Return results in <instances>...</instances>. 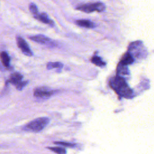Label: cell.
Wrapping results in <instances>:
<instances>
[{"label":"cell","mask_w":154,"mask_h":154,"mask_svg":"<svg viewBox=\"0 0 154 154\" xmlns=\"http://www.w3.org/2000/svg\"><path fill=\"white\" fill-rule=\"evenodd\" d=\"M91 61L94 64L99 67H103L106 64V63L101 59L100 57L96 55L93 57Z\"/></svg>","instance_id":"obj_14"},{"label":"cell","mask_w":154,"mask_h":154,"mask_svg":"<svg viewBox=\"0 0 154 154\" xmlns=\"http://www.w3.org/2000/svg\"><path fill=\"white\" fill-rule=\"evenodd\" d=\"M131 55L134 57V56L140 57L144 55V48L143 43L140 41H137L132 43L129 47V52Z\"/></svg>","instance_id":"obj_4"},{"label":"cell","mask_w":154,"mask_h":154,"mask_svg":"<svg viewBox=\"0 0 154 154\" xmlns=\"http://www.w3.org/2000/svg\"><path fill=\"white\" fill-rule=\"evenodd\" d=\"M36 19L40 20L41 22L46 23V24H51L53 23V22L48 17V16L47 14L43 13L41 14H37L36 16H34Z\"/></svg>","instance_id":"obj_12"},{"label":"cell","mask_w":154,"mask_h":154,"mask_svg":"<svg viewBox=\"0 0 154 154\" xmlns=\"http://www.w3.org/2000/svg\"><path fill=\"white\" fill-rule=\"evenodd\" d=\"M56 144H60L62 145L64 147H73L75 146L74 144L70 143H67V142H63V141H55L54 143Z\"/></svg>","instance_id":"obj_18"},{"label":"cell","mask_w":154,"mask_h":154,"mask_svg":"<svg viewBox=\"0 0 154 154\" xmlns=\"http://www.w3.org/2000/svg\"><path fill=\"white\" fill-rule=\"evenodd\" d=\"M49 119L47 117L37 118L26 125L25 127V130L37 132L43 129L49 123Z\"/></svg>","instance_id":"obj_2"},{"label":"cell","mask_w":154,"mask_h":154,"mask_svg":"<svg viewBox=\"0 0 154 154\" xmlns=\"http://www.w3.org/2000/svg\"><path fill=\"white\" fill-rule=\"evenodd\" d=\"M117 75L122 78H123L124 76L129 75V72L128 68L127 67V66L122 64L120 63L117 66Z\"/></svg>","instance_id":"obj_8"},{"label":"cell","mask_w":154,"mask_h":154,"mask_svg":"<svg viewBox=\"0 0 154 154\" xmlns=\"http://www.w3.org/2000/svg\"><path fill=\"white\" fill-rule=\"evenodd\" d=\"M49 149L57 154H66V150L64 147H49Z\"/></svg>","instance_id":"obj_15"},{"label":"cell","mask_w":154,"mask_h":154,"mask_svg":"<svg viewBox=\"0 0 154 154\" xmlns=\"http://www.w3.org/2000/svg\"><path fill=\"white\" fill-rule=\"evenodd\" d=\"M28 84V81H20L17 84H16V88L19 90H21L26 84Z\"/></svg>","instance_id":"obj_19"},{"label":"cell","mask_w":154,"mask_h":154,"mask_svg":"<svg viewBox=\"0 0 154 154\" xmlns=\"http://www.w3.org/2000/svg\"><path fill=\"white\" fill-rule=\"evenodd\" d=\"M105 6L102 2H95L89 4H84L77 8V10L84 11L85 13H91L93 11L100 12L105 10Z\"/></svg>","instance_id":"obj_3"},{"label":"cell","mask_w":154,"mask_h":154,"mask_svg":"<svg viewBox=\"0 0 154 154\" xmlns=\"http://www.w3.org/2000/svg\"><path fill=\"white\" fill-rule=\"evenodd\" d=\"M63 67V64H61L60 62H50L48 63L47 64V69L50 70L54 68H57V69H60Z\"/></svg>","instance_id":"obj_16"},{"label":"cell","mask_w":154,"mask_h":154,"mask_svg":"<svg viewBox=\"0 0 154 154\" xmlns=\"http://www.w3.org/2000/svg\"><path fill=\"white\" fill-rule=\"evenodd\" d=\"M53 94L52 91H50L48 88L45 87H41L37 88L34 93L35 96L40 98H48Z\"/></svg>","instance_id":"obj_6"},{"label":"cell","mask_w":154,"mask_h":154,"mask_svg":"<svg viewBox=\"0 0 154 154\" xmlns=\"http://www.w3.org/2000/svg\"><path fill=\"white\" fill-rule=\"evenodd\" d=\"M109 84L111 88L122 97L129 98L133 94L132 90L127 84L125 78L121 76L117 75L112 78L110 80Z\"/></svg>","instance_id":"obj_1"},{"label":"cell","mask_w":154,"mask_h":154,"mask_svg":"<svg viewBox=\"0 0 154 154\" xmlns=\"http://www.w3.org/2000/svg\"><path fill=\"white\" fill-rule=\"evenodd\" d=\"M17 44L22 52L27 56H32V52L26 41L22 37H17Z\"/></svg>","instance_id":"obj_5"},{"label":"cell","mask_w":154,"mask_h":154,"mask_svg":"<svg viewBox=\"0 0 154 154\" xmlns=\"http://www.w3.org/2000/svg\"><path fill=\"white\" fill-rule=\"evenodd\" d=\"M134 61V57L131 55L129 52H128L123 55L120 63L122 64L127 66L129 64H131L132 63H133Z\"/></svg>","instance_id":"obj_9"},{"label":"cell","mask_w":154,"mask_h":154,"mask_svg":"<svg viewBox=\"0 0 154 154\" xmlns=\"http://www.w3.org/2000/svg\"><path fill=\"white\" fill-rule=\"evenodd\" d=\"M76 23L78 25L84 27V28H91L94 26V24L88 20H85V19H80L76 20Z\"/></svg>","instance_id":"obj_11"},{"label":"cell","mask_w":154,"mask_h":154,"mask_svg":"<svg viewBox=\"0 0 154 154\" xmlns=\"http://www.w3.org/2000/svg\"><path fill=\"white\" fill-rule=\"evenodd\" d=\"M0 58L1 60V61L4 66L8 67L10 66V58L8 55L5 52H2L0 54Z\"/></svg>","instance_id":"obj_13"},{"label":"cell","mask_w":154,"mask_h":154,"mask_svg":"<svg viewBox=\"0 0 154 154\" xmlns=\"http://www.w3.org/2000/svg\"><path fill=\"white\" fill-rule=\"evenodd\" d=\"M29 38L37 43H41V44H45L48 43L50 41V39L44 35H36L34 36H31Z\"/></svg>","instance_id":"obj_7"},{"label":"cell","mask_w":154,"mask_h":154,"mask_svg":"<svg viewBox=\"0 0 154 154\" xmlns=\"http://www.w3.org/2000/svg\"><path fill=\"white\" fill-rule=\"evenodd\" d=\"M22 79V75L19 73L16 72V73H13L10 76L8 81L13 84L16 85L21 81Z\"/></svg>","instance_id":"obj_10"},{"label":"cell","mask_w":154,"mask_h":154,"mask_svg":"<svg viewBox=\"0 0 154 154\" xmlns=\"http://www.w3.org/2000/svg\"><path fill=\"white\" fill-rule=\"evenodd\" d=\"M29 10L32 13V14L35 16H36L37 14H38V9H37V6L34 4H30L29 6Z\"/></svg>","instance_id":"obj_17"}]
</instances>
